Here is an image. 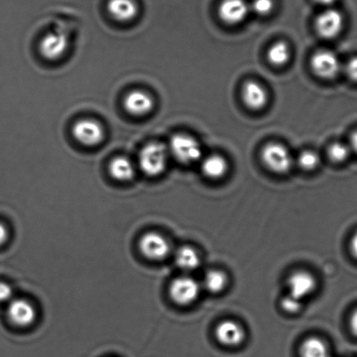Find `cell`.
I'll use <instances>...</instances> for the list:
<instances>
[{"label": "cell", "instance_id": "6da1fadb", "mask_svg": "<svg viewBox=\"0 0 357 357\" xmlns=\"http://www.w3.org/2000/svg\"><path fill=\"white\" fill-rule=\"evenodd\" d=\"M168 162V150L160 143H150L142 149L139 164L142 171L149 176L161 175Z\"/></svg>", "mask_w": 357, "mask_h": 357}, {"label": "cell", "instance_id": "7a4b0ae2", "mask_svg": "<svg viewBox=\"0 0 357 357\" xmlns=\"http://www.w3.org/2000/svg\"><path fill=\"white\" fill-rule=\"evenodd\" d=\"M169 151L176 160L185 165L193 164L202 157V148L199 142L186 134H176L172 137Z\"/></svg>", "mask_w": 357, "mask_h": 357}, {"label": "cell", "instance_id": "3957f363", "mask_svg": "<svg viewBox=\"0 0 357 357\" xmlns=\"http://www.w3.org/2000/svg\"><path fill=\"white\" fill-rule=\"evenodd\" d=\"M261 158L270 171L278 174H284L292 168V155L284 145L278 143L266 144L261 151Z\"/></svg>", "mask_w": 357, "mask_h": 357}, {"label": "cell", "instance_id": "277c9868", "mask_svg": "<svg viewBox=\"0 0 357 357\" xmlns=\"http://www.w3.org/2000/svg\"><path fill=\"white\" fill-rule=\"evenodd\" d=\"M169 296L175 303L186 306L194 303L199 296L200 286L190 276H180L169 286Z\"/></svg>", "mask_w": 357, "mask_h": 357}, {"label": "cell", "instance_id": "5b68a950", "mask_svg": "<svg viewBox=\"0 0 357 357\" xmlns=\"http://www.w3.org/2000/svg\"><path fill=\"white\" fill-rule=\"evenodd\" d=\"M139 248L142 254L151 261H161L171 252L167 238L158 232H146L141 237Z\"/></svg>", "mask_w": 357, "mask_h": 357}, {"label": "cell", "instance_id": "8992f818", "mask_svg": "<svg viewBox=\"0 0 357 357\" xmlns=\"http://www.w3.org/2000/svg\"><path fill=\"white\" fill-rule=\"evenodd\" d=\"M311 68L318 77L331 79L341 71V62L337 55L328 50L317 52L311 58Z\"/></svg>", "mask_w": 357, "mask_h": 357}, {"label": "cell", "instance_id": "52a82bcc", "mask_svg": "<svg viewBox=\"0 0 357 357\" xmlns=\"http://www.w3.org/2000/svg\"><path fill=\"white\" fill-rule=\"evenodd\" d=\"M344 26V18L338 10L329 8L325 10L317 17L315 29L319 36L324 39H334L341 33Z\"/></svg>", "mask_w": 357, "mask_h": 357}, {"label": "cell", "instance_id": "ba28073f", "mask_svg": "<svg viewBox=\"0 0 357 357\" xmlns=\"http://www.w3.org/2000/svg\"><path fill=\"white\" fill-rule=\"evenodd\" d=\"M72 131L75 139L86 146H95L102 143L104 138L103 128L95 120H79Z\"/></svg>", "mask_w": 357, "mask_h": 357}, {"label": "cell", "instance_id": "9c48e42d", "mask_svg": "<svg viewBox=\"0 0 357 357\" xmlns=\"http://www.w3.org/2000/svg\"><path fill=\"white\" fill-rule=\"evenodd\" d=\"M8 314L13 324L22 328L29 327L37 317L36 307L25 299H13L10 301Z\"/></svg>", "mask_w": 357, "mask_h": 357}, {"label": "cell", "instance_id": "30bf717a", "mask_svg": "<svg viewBox=\"0 0 357 357\" xmlns=\"http://www.w3.org/2000/svg\"><path fill=\"white\" fill-rule=\"evenodd\" d=\"M287 287H289L290 296L303 301L304 298L310 296L317 289V280L310 273L294 272L287 280Z\"/></svg>", "mask_w": 357, "mask_h": 357}, {"label": "cell", "instance_id": "8fae6325", "mask_svg": "<svg viewBox=\"0 0 357 357\" xmlns=\"http://www.w3.org/2000/svg\"><path fill=\"white\" fill-rule=\"evenodd\" d=\"M250 11L245 0H223L218 8V15L228 25H237L244 22Z\"/></svg>", "mask_w": 357, "mask_h": 357}, {"label": "cell", "instance_id": "7c38bea8", "mask_svg": "<svg viewBox=\"0 0 357 357\" xmlns=\"http://www.w3.org/2000/svg\"><path fill=\"white\" fill-rule=\"evenodd\" d=\"M68 47V38L63 33H50L41 40L40 51L44 58L55 61L63 56Z\"/></svg>", "mask_w": 357, "mask_h": 357}, {"label": "cell", "instance_id": "4fadbf2b", "mask_svg": "<svg viewBox=\"0 0 357 357\" xmlns=\"http://www.w3.org/2000/svg\"><path fill=\"white\" fill-rule=\"evenodd\" d=\"M215 335L218 342L225 346L236 347L241 345L245 338L244 328L234 321L220 322L215 329Z\"/></svg>", "mask_w": 357, "mask_h": 357}, {"label": "cell", "instance_id": "5bb4252c", "mask_svg": "<svg viewBox=\"0 0 357 357\" xmlns=\"http://www.w3.org/2000/svg\"><path fill=\"white\" fill-rule=\"evenodd\" d=\"M154 100L146 92L141 90L131 91L124 99L126 109L133 116H143L151 112L154 107Z\"/></svg>", "mask_w": 357, "mask_h": 357}, {"label": "cell", "instance_id": "9a60e30c", "mask_svg": "<svg viewBox=\"0 0 357 357\" xmlns=\"http://www.w3.org/2000/svg\"><path fill=\"white\" fill-rule=\"evenodd\" d=\"M242 99L251 109H262L268 102V91L261 83L249 81L245 83L242 89Z\"/></svg>", "mask_w": 357, "mask_h": 357}, {"label": "cell", "instance_id": "2e32d148", "mask_svg": "<svg viewBox=\"0 0 357 357\" xmlns=\"http://www.w3.org/2000/svg\"><path fill=\"white\" fill-rule=\"evenodd\" d=\"M107 10L118 22H130L137 15V6L133 0H109Z\"/></svg>", "mask_w": 357, "mask_h": 357}, {"label": "cell", "instance_id": "e0dca14e", "mask_svg": "<svg viewBox=\"0 0 357 357\" xmlns=\"http://www.w3.org/2000/svg\"><path fill=\"white\" fill-rule=\"evenodd\" d=\"M202 171L207 178H221L228 171L227 159L220 155H211L204 158L202 162Z\"/></svg>", "mask_w": 357, "mask_h": 357}, {"label": "cell", "instance_id": "ac0fdd59", "mask_svg": "<svg viewBox=\"0 0 357 357\" xmlns=\"http://www.w3.org/2000/svg\"><path fill=\"white\" fill-rule=\"evenodd\" d=\"M109 169L110 175L118 181H130L135 176V167L132 162L126 157L114 158L110 162Z\"/></svg>", "mask_w": 357, "mask_h": 357}, {"label": "cell", "instance_id": "d6986e66", "mask_svg": "<svg viewBox=\"0 0 357 357\" xmlns=\"http://www.w3.org/2000/svg\"><path fill=\"white\" fill-rule=\"evenodd\" d=\"M175 261L178 268L185 272H192L200 265L199 252L188 245L180 248L176 251Z\"/></svg>", "mask_w": 357, "mask_h": 357}, {"label": "cell", "instance_id": "ffe728a7", "mask_svg": "<svg viewBox=\"0 0 357 357\" xmlns=\"http://www.w3.org/2000/svg\"><path fill=\"white\" fill-rule=\"evenodd\" d=\"M301 357H329L326 343L317 337L305 340L300 349Z\"/></svg>", "mask_w": 357, "mask_h": 357}, {"label": "cell", "instance_id": "44dd1931", "mask_svg": "<svg viewBox=\"0 0 357 357\" xmlns=\"http://www.w3.org/2000/svg\"><path fill=\"white\" fill-rule=\"evenodd\" d=\"M227 282V276L224 272L218 271V270H211L204 275V287L208 292L218 294L225 289Z\"/></svg>", "mask_w": 357, "mask_h": 357}, {"label": "cell", "instance_id": "7402d4cb", "mask_svg": "<svg viewBox=\"0 0 357 357\" xmlns=\"http://www.w3.org/2000/svg\"><path fill=\"white\" fill-rule=\"evenodd\" d=\"M291 52L289 45L283 41H279L272 45L268 51V59L270 63L276 67H282L289 62Z\"/></svg>", "mask_w": 357, "mask_h": 357}, {"label": "cell", "instance_id": "603a6c76", "mask_svg": "<svg viewBox=\"0 0 357 357\" xmlns=\"http://www.w3.org/2000/svg\"><path fill=\"white\" fill-rule=\"evenodd\" d=\"M349 145L342 143H334L328 147V158L335 162H342L347 160L350 154Z\"/></svg>", "mask_w": 357, "mask_h": 357}, {"label": "cell", "instance_id": "cb8c5ba5", "mask_svg": "<svg viewBox=\"0 0 357 357\" xmlns=\"http://www.w3.org/2000/svg\"><path fill=\"white\" fill-rule=\"evenodd\" d=\"M321 158L317 152L312 151H303L298 158V164L301 168L306 169V171H312V169H317L318 165H320Z\"/></svg>", "mask_w": 357, "mask_h": 357}, {"label": "cell", "instance_id": "d4e9b609", "mask_svg": "<svg viewBox=\"0 0 357 357\" xmlns=\"http://www.w3.org/2000/svg\"><path fill=\"white\" fill-rule=\"evenodd\" d=\"M280 306L287 313L296 314L303 307V301L297 299V298L290 296V294H287L280 301Z\"/></svg>", "mask_w": 357, "mask_h": 357}, {"label": "cell", "instance_id": "484cf974", "mask_svg": "<svg viewBox=\"0 0 357 357\" xmlns=\"http://www.w3.org/2000/svg\"><path fill=\"white\" fill-rule=\"evenodd\" d=\"M256 15L266 16L270 15L273 9V0H254L251 8Z\"/></svg>", "mask_w": 357, "mask_h": 357}, {"label": "cell", "instance_id": "4316f807", "mask_svg": "<svg viewBox=\"0 0 357 357\" xmlns=\"http://www.w3.org/2000/svg\"><path fill=\"white\" fill-rule=\"evenodd\" d=\"M13 296V287L8 283L0 282V303H10Z\"/></svg>", "mask_w": 357, "mask_h": 357}, {"label": "cell", "instance_id": "83f0119b", "mask_svg": "<svg viewBox=\"0 0 357 357\" xmlns=\"http://www.w3.org/2000/svg\"><path fill=\"white\" fill-rule=\"evenodd\" d=\"M345 72L350 79L357 82V57L349 61L345 67Z\"/></svg>", "mask_w": 357, "mask_h": 357}, {"label": "cell", "instance_id": "f1b7e54d", "mask_svg": "<svg viewBox=\"0 0 357 357\" xmlns=\"http://www.w3.org/2000/svg\"><path fill=\"white\" fill-rule=\"evenodd\" d=\"M8 240V231L5 225L0 223V247Z\"/></svg>", "mask_w": 357, "mask_h": 357}, {"label": "cell", "instance_id": "f546056e", "mask_svg": "<svg viewBox=\"0 0 357 357\" xmlns=\"http://www.w3.org/2000/svg\"><path fill=\"white\" fill-rule=\"evenodd\" d=\"M350 328L353 334L357 336V308L353 312L351 319H350Z\"/></svg>", "mask_w": 357, "mask_h": 357}, {"label": "cell", "instance_id": "4dcf8cb0", "mask_svg": "<svg viewBox=\"0 0 357 357\" xmlns=\"http://www.w3.org/2000/svg\"><path fill=\"white\" fill-rule=\"evenodd\" d=\"M350 250H351L354 257L357 259V232L353 236L351 242H350Z\"/></svg>", "mask_w": 357, "mask_h": 357}, {"label": "cell", "instance_id": "1f68e13d", "mask_svg": "<svg viewBox=\"0 0 357 357\" xmlns=\"http://www.w3.org/2000/svg\"><path fill=\"white\" fill-rule=\"evenodd\" d=\"M350 149L355 151L357 153V131L352 134L351 138H350Z\"/></svg>", "mask_w": 357, "mask_h": 357}, {"label": "cell", "instance_id": "d6a6232c", "mask_svg": "<svg viewBox=\"0 0 357 357\" xmlns=\"http://www.w3.org/2000/svg\"><path fill=\"white\" fill-rule=\"evenodd\" d=\"M314 1L321 6H331L333 4H334L336 0H314Z\"/></svg>", "mask_w": 357, "mask_h": 357}]
</instances>
